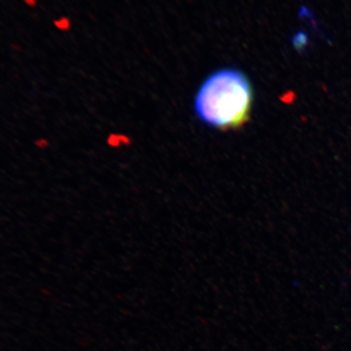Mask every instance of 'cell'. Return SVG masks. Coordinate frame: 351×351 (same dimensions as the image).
<instances>
[{"mask_svg": "<svg viewBox=\"0 0 351 351\" xmlns=\"http://www.w3.org/2000/svg\"><path fill=\"white\" fill-rule=\"evenodd\" d=\"M251 83L242 71L221 69L207 76L195 99L196 117L221 131L237 130L250 119Z\"/></svg>", "mask_w": 351, "mask_h": 351, "instance_id": "1", "label": "cell"}]
</instances>
